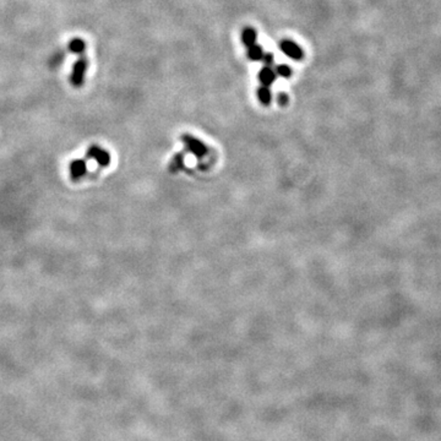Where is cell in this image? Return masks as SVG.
<instances>
[{
  "label": "cell",
  "instance_id": "obj_1",
  "mask_svg": "<svg viewBox=\"0 0 441 441\" xmlns=\"http://www.w3.org/2000/svg\"><path fill=\"white\" fill-rule=\"evenodd\" d=\"M86 157L90 159H94L99 167H107L110 163V153L103 147L92 145L87 148Z\"/></svg>",
  "mask_w": 441,
  "mask_h": 441
},
{
  "label": "cell",
  "instance_id": "obj_2",
  "mask_svg": "<svg viewBox=\"0 0 441 441\" xmlns=\"http://www.w3.org/2000/svg\"><path fill=\"white\" fill-rule=\"evenodd\" d=\"M280 49L285 55H287L288 58L293 59L295 61H300L304 58V51L300 48V46L292 40H288V38L281 41Z\"/></svg>",
  "mask_w": 441,
  "mask_h": 441
},
{
  "label": "cell",
  "instance_id": "obj_3",
  "mask_svg": "<svg viewBox=\"0 0 441 441\" xmlns=\"http://www.w3.org/2000/svg\"><path fill=\"white\" fill-rule=\"evenodd\" d=\"M87 66H89V60H87L86 56L81 54L80 59L74 65L73 73L70 75V82L74 86H81L82 82H84V76L87 70Z\"/></svg>",
  "mask_w": 441,
  "mask_h": 441
},
{
  "label": "cell",
  "instance_id": "obj_4",
  "mask_svg": "<svg viewBox=\"0 0 441 441\" xmlns=\"http://www.w3.org/2000/svg\"><path fill=\"white\" fill-rule=\"evenodd\" d=\"M69 172H70V177L74 182L82 179L84 177H86L87 172V163L85 159H74L71 161L70 166H69Z\"/></svg>",
  "mask_w": 441,
  "mask_h": 441
},
{
  "label": "cell",
  "instance_id": "obj_5",
  "mask_svg": "<svg viewBox=\"0 0 441 441\" xmlns=\"http://www.w3.org/2000/svg\"><path fill=\"white\" fill-rule=\"evenodd\" d=\"M276 79H277V74H276L275 69H272L271 66L265 65L264 68L260 70L259 80L260 82H261L262 86L270 87L271 85L276 81Z\"/></svg>",
  "mask_w": 441,
  "mask_h": 441
},
{
  "label": "cell",
  "instance_id": "obj_6",
  "mask_svg": "<svg viewBox=\"0 0 441 441\" xmlns=\"http://www.w3.org/2000/svg\"><path fill=\"white\" fill-rule=\"evenodd\" d=\"M257 41V32L254 27H247L243 28V32H242V42L246 48L251 47V46L256 45Z\"/></svg>",
  "mask_w": 441,
  "mask_h": 441
},
{
  "label": "cell",
  "instance_id": "obj_7",
  "mask_svg": "<svg viewBox=\"0 0 441 441\" xmlns=\"http://www.w3.org/2000/svg\"><path fill=\"white\" fill-rule=\"evenodd\" d=\"M264 49H262L261 46L259 45H254L251 47L247 48V58L252 61H260L262 60L264 58Z\"/></svg>",
  "mask_w": 441,
  "mask_h": 441
},
{
  "label": "cell",
  "instance_id": "obj_8",
  "mask_svg": "<svg viewBox=\"0 0 441 441\" xmlns=\"http://www.w3.org/2000/svg\"><path fill=\"white\" fill-rule=\"evenodd\" d=\"M257 97H259L260 102H261L262 104L265 105L270 104L271 100H272V94H271L270 91V87L262 86L261 85V86L259 87V90H257Z\"/></svg>",
  "mask_w": 441,
  "mask_h": 441
},
{
  "label": "cell",
  "instance_id": "obj_9",
  "mask_svg": "<svg viewBox=\"0 0 441 441\" xmlns=\"http://www.w3.org/2000/svg\"><path fill=\"white\" fill-rule=\"evenodd\" d=\"M69 48H70V50L73 53L82 54L85 51V42L81 38H74L70 42V45H69Z\"/></svg>",
  "mask_w": 441,
  "mask_h": 441
},
{
  "label": "cell",
  "instance_id": "obj_10",
  "mask_svg": "<svg viewBox=\"0 0 441 441\" xmlns=\"http://www.w3.org/2000/svg\"><path fill=\"white\" fill-rule=\"evenodd\" d=\"M275 71L277 74V76L283 77V79H290L292 76V69L287 64H280V65L276 66Z\"/></svg>",
  "mask_w": 441,
  "mask_h": 441
},
{
  "label": "cell",
  "instance_id": "obj_11",
  "mask_svg": "<svg viewBox=\"0 0 441 441\" xmlns=\"http://www.w3.org/2000/svg\"><path fill=\"white\" fill-rule=\"evenodd\" d=\"M277 102L280 105H286L288 103V95L285 92H280L277 96Z\"/></svg>",
  "mask_w": 441,
  "mask_h": 441
},
{
  "label": "cell",
  "instance_id": "obj_12",
  "mask_svg": "<svg viewBox=\"0 0 441 441\" xmlns=\"http://www.w3.org/2000/svg\"><path fill=\"white\" fill-rule=\"evenodd\" d=\"M262 61H264V64L265 65H267V66H271L273 64V55L271 53H265L264 54V58H262Z\"/></svg>",
  "mask_w": 441,
  "mask_h": 441
}]
</instances>
